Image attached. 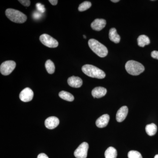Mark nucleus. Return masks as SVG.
Here are the masks:
<instances>
[{"label":"nucleus","mask_w":158,"mask_h":158,"mask_svg":"<svg viewBox=\"0 0 158 158\" xmlns=\"http://www.w3.org/2000/svg\"><path fill=\"white\" fill-rule=\"evenodd\" d=\"M42 16L41 14L40 13L38 12H35L34 13H33V18L35 19H39Z\"/></svg>","instance_id":"nucleus-25"},{"label":"nucleus","mask_w":158,"mask_h":158,"mask_svg":"<svg viewBox=\"0 0 158 158\" xmlns=\"http://www.w3.org/2000/svg\"><path fill=\"white\" fill-rule=\"evenodd\" d=\"M109 38L111 41L116 44H118L120 40V37L117 34L116 29L113 28L110 29L109 32Z\"/></svg>","instance_id":"nucleus-15"},{"label":"nucleus","mask_w":158,"mask_h":158,"mask_svg":"<svg viewBox=\"0 0 158 158\" xmlns=\"http://www.w3.org/2000/svg\"><path fill=\"white\" fill-rule=\"evenodd\" d=\"M88 45L91 50L100 57L104 58L108 55V51L107 48L96 40H89Z\"/></svg>","instance_id":"nucleus-2"},{"label":"nucleus","mask_w":158,"mask_h":158,"mask_svg":"<svg viewBox=\"0 0 158 158\" xmlns=\"http://www.w3.org/2000/svg\"><path fill=\"white\" fill-rule=\"evenodd\" d=\"M145 131L148 135L149 136L154 135L157 131V127L154 123H152L148 124L145 127Z\"/></svg>","instance_id":"nucleus-17"},{"label":"nucleus","mask_w":158,"mask_h":158,"mask_svg":"<svg viewBox=\"0 0 158 158\" xmlns=\"http://www.w3.org/2000/svg\"><path fill=\"white\" fill-rule=\"evenodd\" d=\"M16 67V63L13 61H6L3 62L0 66V72L4 76L9 75Z\"/></svg>","instance_id":"nucleus-5"},{"label":"nucleus","mask_w":158,"mask_h":158,"mask_svg":"<svg viewBox=\"0 0 158 158\" xmlns=\"http://www.w3.org/2000/svg\"><path fill=\"white\" fill-rule=\"evenodd\" d=\"M110 116L108 114H104L98 118L96 121L97 127L99 128L106 127L109 123Z\"/></svg>","instance_id":"nucleus-13"},{"label":"nucleus","mask_w":158,"mask_h":158,"mask_svg":"<svg viewBox=\"0 0 158 158\" xmlns=\"http://www.w3.org/2000/svg\"><path fill=\"white\" fill-rule=\"evenodd\" d=\"M59 96L62 99L69 102H73L74 99V96L71 94L65 91H62L59 92Z\"/></svg>","instance_id":"nucleus-19"},{"label":"nucleus","mask_w":158,"mask_h":158,"mask_svg":"<svg viewBox=\"0 0 158 158\" xmlns=\"http://www.w3.org/2000/svg\"><path fill=\"white\" fill-rule=\"evenodd\" d=\"M6 14L9 19L18 23H23L27 20V16L26 15L15 9H7L6 11Z\"/></svg>","instance_id":"nucleus-3"},{"label":"nucleus","mask_w":158,"mask_h":158,"mask_svg":"<svg viewBox=\"0 0 158 158\" xmlns=\"http://www.w3.org/2000/svg\"><path fill=\"white\" fill-rule=\"evenodd\" d=\"M125 69L128 73L133 76L139 75L144 70V66L142 64L134 60L127 62Z\"/></svg>","instance_id":"nucleus-4"},{"label":"nucleus","mask_w":158,"mask_h":158,"mask_svg":"<svg viewBox=\"0 0 158 158\" xmlns=\"http://www.w3.org/2000/svg\"><path fill=\"white\" fill-rule=\"evenodd\" d=\"M128 113V109L126 106H123L117 111L116 115V119L118 122H122L125 119Z\"/></svg>","instance_id":"nucleus-11"},{"label":"nucleus","mask_w":158,"mask_h":158,"mask_svg":"<svg viewBox=\"0 0 158 158\" xmlns=\"http://www.w3.org/2000/svg\"><path fill=\"white\" fill-rule=\"evenodd\" d=\"M106 93V89L102 87L94 88L91 92L92 96L94 98H101L104 96Z\"/></svg>","instance_id":"nucleus-14"},{"label":"nucleus","mask_w":158,"mask_h":158,"mask_svg":"<svg viewBox=\"0 0 158 158\" xmlns=\"http://www.w3.org/2000/svg\"><path fill=\"white\" fill-rule=\"evenodd\" d=\"M106 22L105 19H97L91 23V27L93 30L96 31H100L105 27Z\"/></svg>","instance_id":"nucleus-10"},{"label":"nucleus","mask_w":158,"mask_h":158,"mask_svg":"<svg viewBox=\"0 0 158 158\" xmlns=\"http://www.w3.org/2000/svg\"><path fill=\"white\" fill-rule=\"evenodd\" d=\"M128 158H143L140 152L137 151L132 150L128 153Z\"/></svg>","instance_id":"nucleus-22"},{"label":"nucleus","mask_w":158,"mask_h":158,"mask_svg":"<svg viewBox=\"0 0 158 158\" xmlns=\"http://www.w3.org/2000/svg\"><path fill=\"white\" fill-rule=\"evenodd\" d=\"M37 158H49L44 153H40L38 155V156Z\"/></svg>","instance_id":"nucleus-27"},{"label":"nucleus","mask_w":158,"mask_h":158,"mask_svg":"<svg viewBox=\"0 0 158 158\" xmlns=\"http://www.w3.org/2000/svg\"><path fill=\"white\" fill-rule=\"evenodd\" d=\"M151 56L153 59H158V51H153L152 52Z\"/></svg>","instance_id":"nucleus-26"},{"label":"nucleus","mask_w":158,"mask_h":158,"mask_svg":"<svg viewBox=\"0 0 158 158\" xmlns=\"http://www.w3.org/2000/svg\"><path fill=\"white\" fill-rule=\"evenodd\" d=\"M154 158H158V154L156 155L155 156Z\"/></svg>","instance_id":"nucleus-30"},{"label":"nucleus","mask_w":158,"mask_h":158,"mask_svg":"<svg viewBox=\"0 0 158 158\" xmlns=\"http://www.w3.org/2000/svg\"><path fill=\"white\" fill-rule=\"evenodd\" d=\"M40 40L44 45L50 48H55L59 45L58 41L47 34H43L40 37Z\"/></svg>","instance_id":"nucleus-6"},{"label":"nucleus","mask_w":158,"mask_h":158,"mask_svg":"<svg viewBox=\"0 0 158 158\" xmlns=\"http://www.w3.org/2000/svg\"><path fill=\"white\" fill-rule=\"evenodd\" d=\"M68 84L70 87L73 88H80L83 85V81L79 77L72 76L69 78Z\"/></svg>","instance_id":"nucleus-12"},{"label":"nucleus","mask_w":158,"mask_h":158,"mask_svg":"<svg viewBox=\"0 0 158 158\" xmlns=\"http://www.w3.org/2000/svg\"><path fill=\"white\" fill-rule=\"evenodd\" d=\"M91 6V3L89 2H84L80 5L78 7V10L80 11H86L89 9Z\"/></svg>","instance_id":"nucleus-21"},{"label":"nucleus","mask_w":158,"mask_h":158,"mask_svg":"<svg viewBox=\"0 0 158 158\" xmlns=\"http://www.w3.org/2000/svg\"><path fill=\"white\" fill-rule=\"evenodd\" d=\"M137 40L138 46L141 47H144L145 45H148L150 43L149 38L145 35H140Z\"/></svg>","instance_id":"nucleus-16"},{"label":"nucleus","mask_w":158,"mask_h":158,"mask_svg":"<svg viewBox=\"0 0 158 158\" xmlns=\"http://www.w3.org/2000/svg\"><path fill=\"white\" fill-rule=\"evenodd\" d=\"M46 127L49 129H53L59 125V118L55 116H51L46 119L45 121Z\"/></svg>","instance_id":"nucleus-9"},{"label":"nucleus","mask_w":158,"mask_h":158,"mask_svg":"<svg viewBox=\"0 0 158 158\" xmlns=\"http://www.w3.org/2000/svg\"><path fill=\"white\" fill-rule=\"evenodd\" d=\"M49 2L53 6H56L58 3V1L57 0H49Z\"/></svg>","instance_id":"nucleus-28"},{"label":"nucleus","mask_w":158,"mask_h":158,"mask_svg":"<svg viewBox=\"0 0 158 158\" xmlns=\"http://www.w3.org/2000/svg\"><path fill=\"white\" fill-rule=\"evenodd\" d=\"M84 36V38H85V39H86V36H85V35H84V36Z\"/></svg>","instance_id":"nucleus-31"},{"label":"nucleus","mask_w":158,"mask_h":158,"mask_svg":"<svg viewBox=\"0 0 158 158\" xmlns=\"http://www.w3.org/2000/svg\"><path fill=\"white\" fill-rule=\"evenodd\" d=\"M117 156V151L113 147L108 148L105 152V156L106 158H116Z\"/></svg>","instance_id":"nucleus-18"},{"label":"nucleus","mask_w":158,"mask_h":158,"mask_svg":"<svg viewBox=\"0 0 158 158\" xmlns=\"http://www.w3.org/2000/svg\"><path fill=\"white\" fill-rule=\"evenodd\" d=\"M82 70L86 75L91 77L102 79L106 77V74L103 71L93 65L89 64L84 65L82 67Z\"/></svg>","instance_id":"nucleus-1"},{"label":"nucleus","mask_w":158,"mask_h":158,"mask_svg":"<svg viewBox=\"0 0 158 158\" xmlns=\"http://www.w3.org/2000/svg\"><path fill=\"white\" fill-rule=\"evenodd\" d=\"M89 148L88 143L83 142L75 151L74 155L77 158H86L87 157L88 151Z\"/></svg>","instance_id":"nucleus-7"},{"label":"nucleus","mask_w":158,"mask_h":158,"mask_svg":"<svg viewBox=\"0 0 158 158\" xmlns=\"http://www.w3.org/2000/svg\"><path fill=\"white\" fill-rule=\"evenodd\" d=\"M119 0H116V1H115V0H112L111 2H113L116 3L118 2H119Z\"/></svg>","instance_id":"nucleus-29"},{"label":"nucleus","mask_w":158,"mask_h":158,"mask_svg":"<svg viewBox=\"0 0 158 158\" xmlns=\"http://www.w3.org/2000/svg\"><path fill=\"white\" fill-rule=\"evenodd\" d=\"M19 2L25 7H29L31 5V1L29 0H20Z\"/></svg>","instance_id":"nucleus-24"},{"label":"nucleus","mask_w":158,"mask_h":158,"mask_svg":"<svg viewBox=\"0 0 158 158\" xmlns=\"http://www.w3.org/2000/svg\"><path fill=\"white\" fill-rule=\"evenodd\" d=\"M36 7H37V10L39 11V12H41L42 13L45 12V9L44 8V6L42 5L41 3H37L36 4Z\"/></svg>","instance_id":"nucleus-23"},{"label":"nucleus","mask_w":158,"mask_h":158,"mask_svg":"<svg viewBox=\"0 0 158 158\" xmlns=\"http://www.w3.org/2000/svg\"><path fill=\"white\" fill-rule=\"evenodd\" d=\"M45 66L46 69L49 74H53L55 71V66L53 62L51 60H48L45 62Z\"/></svg>","instance_id":"nucleus-20"},{"label":"nucleus","mask_w":158,"mask_h":158,"mask_svg":"<svg viewBox=\"0 0 158 158\" xmlns=\"http://www.w3.org/2000/svg\"><path fill=\"white\" fill-rule=\"evenodd\" d=\"M34 94L31 88H27L24 89L19 94V98L22 101L29 102L31 101L34 97Z\"/></svg>","instance_id":"nucleus-8"}]
</instances>
